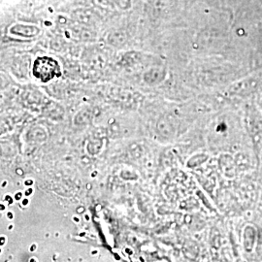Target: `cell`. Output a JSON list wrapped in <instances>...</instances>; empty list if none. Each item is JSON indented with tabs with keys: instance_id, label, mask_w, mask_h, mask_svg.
Here are the masks:
<instances>
[{
	"instance_id": "1",
	"label": "cell",
	"mask_w": 262,
	"mask_h": 262,
	"mask_svg": "<svg viewBox=\"0 0 262 262\" xmlns=\"http://www.w3.org/2000/svg\"><path fill=\"white\" fill-rule=\"evenodd\" d=\"M33 74L44 83H47L55 77L61 75L58 63L55 59L48 56L39 57L35 60L33 66Z\"/></svg>"
}]
</instances>
